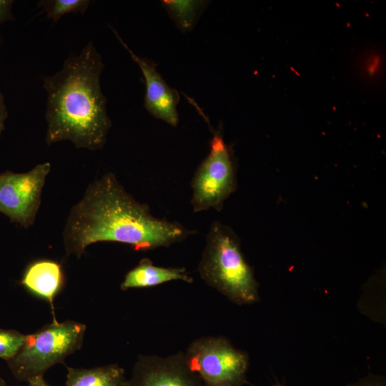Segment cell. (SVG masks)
Returning <instances> with one entry per match:
<instances>
[{
    "label": "cell",
    "instance_id": "obj_1",
    "mask_svg": "<svg viewBox=\"0 0 386 386\" xmlns=\"http://www.w3.org/2000/svg\"><path fill=\"white\" fill-rule=\"evenodd\" d=\"M194 233L179 222L154 217L147 204L136 200L109 172L92 182L71 209L63 242L67 256L80 257L87 247L99 242L147 251L182 242Z\"/></svg>",
    "mask_w": 386,
    "mask_h": 386
},
{
    "label": "cell",
    "instance_id": "obj_2",
    "mask_svg": "<svg viewBox=\"0 0 386 386\" xmlns=\"http://www.w3.org/2000/svg\"><path fill=\"white\" fill-rule=\"evenodd\" d=\"M104 67L101 54L89 41L65 59L59 71L42 77L47 145L66 140L77 149L104 147L112 125L101 88Z\"/></svg>",
    "mask_w": 386,
    "mask_h": 386
},
{
    "label": "cell",
    "instance_id": "obj_3",
    "mask_svg": "<svg viewBox=\"0 0 386 386\" xmlns=\"http://www.w3.org/2000/svg\"><path fill=\"white\" fill-rule=\"evenodd\" d=\"M197 269L207 285L233 303L246 305L259 300L253 269L244 256L239 238L227 224L214 221L210 225Z\"/></svg>",
    "mask_w": 386,
    "mask_h": 386
},
{
    "label": "cell",
    "instance_id": "obj_4",
    "mask_svg": "<svg viewBox=\"0 0 386 386\" xmlns=\"http://www.w3.org/2000/svg\"><path fill=\"white\" fill-rule=\"evenodd\" d=\"M86 329L79 322H59L54 319L35 332L26 335L18 352L6 360L8 367L21 381L44 376L50 367L63 363L66 357L81 347Z\"/></svg>",
    "mask_w": 386,
    "mask_h": 386
},
{
    "label": "cell",
    "instance_id": "obj_5",
    "mask_svg": "<svg viewBox=\"0 0 386 386\" xmlns=\"http://www.w3.org/2000/svg\"><path fill=\"white\" fill-rule=\"evenodd\" d=\"M194 212L221 211L237 187V164L220 131L214 132L209 151L195 170L191 182Z\"/></svg>",
    "mask_w": 386,
    "mask_h": 386
},
{
    "label": "cell",
    "instance_id": "obj_6",
    "mask_svg": "<svg viewBox=\"0 0 386 386\" xmlns=\"http://www.w3.org/2000/svg\"><path fill=\"white\" fill-rule=\"evenodd\" d=\"M184 354L189 368L204 386H243L247 382L248 354L224 337L197 338Z\"/></svg>",
    "mask_w": 386,
    "mask_h": 386
},
{
    "label": "cell",
    "instance_id": "obj_7",
    "mask_svg": "<svg viewBox=\"0 0 386 386\" xmlns=\"http://www.w3.org/2000/svg\"><path fill=\"white\" fill-rule=\"evenodd\" d=\"M49 162L37 164L24 173L6 171L0 173V213L24 228L35 222Z\"/></svg>",
    "mask_w": 386,
    "mask_h": 386
},
{
    "label": "cell",
    "instance_id": "obj_8",
    "mask_svg": "<svg viewBox=\"0 0 386 386\" xmlns=\"http://www.w3.org/2000/svg\"><path fill=\"white\" fill-rule=\"evenodd\" d=\"M123 386H204L188 367L184 352L167 356L139 355Z\"/></svg>",
    "mask_w": 386,
    "mask_h": 386
},
{
    "label": "cell",
    "instance_id": "obj_9",
    "mask_svg": "<svg viewBox=\"0 0 386 386\" xmlns=\"http://www.w3.org/2000/svg\"><path fill=\"white\" fill-rule=\"evenodd\" d=\"M117 39L137 63L144 76L146 91L144 107L156 119L172 127H177L179 117L177 106L180 99L178 91L172 88L157 71L154 62L136 54L112 29Z\"/></svg>",
    "mask_w": 386,
    "mask_h": 386
},
{
    "label": "cell",
    "instance_id": "obj_10",
    "mask_svg": "<svg viewBox=\"0 0 386 386\" xmlns=\"http://www.w3.org/2000/svg\"><path fill=\"white\" fill-rule=\"evenodd\" d=\"M64 280V272L59 263L41 259L33 262L26 267L20 283L30 292L47 301L54 315V300Z\"/></svg>",
    "mask_w": 386,
    "mask_h": 386
},
{
    "label": "cell",
    "instance_id": "obj_11",
    "mask_svg": "<svg viewBox=\"0 0 386 386\" xmlns=\"http://www.w3.org/2000/svg\"><path fill=\"white\" fill-rule=\"evenodd\" d=\"M177 280L192 283L194 279L184 267L157 266L149 258H143L125 274L120 288L126 291L132 288L154 287Z\"/></svg>",
    "mask_w": 386,
    "mask_h": 386
},
{
    "label": "cell",
    "instance_id": "obj_12",
    "mask_svg": "<svg viewBox=\"0 0 386 386\" xmlns=\"http://www.w3.org/2000/svg\"><path fill=\"white\" fill-rule=\"evenodd\" d=\"M66 368L65 386H123L127 380L124 370L117 364L92 368Z\"/></svg>",
    "mask_w": 386,
    "mask_h": 386
},
{
    "label": "cell",
    "instance_id": "obj_13",
    "mask_svg": "<svg viewBox=\"0 0 386 386\" xmlns=\"http://www.w3.org/2000/svg\"><path fill=\"white\" fill-rule=\"evenodd\" d=\"M204 0H162L161 4L178 29L183 33L192 31L201 15L209 5Z\"/></svg>",
    "mask_w": 386,
    "mask_h": 386
},
{
    "label": "cell",
    "instance_id": "obj_14",
    "mask_svg": "<svg viewBox=\"0 0 386 386\" xmlns=\"http://www.w3.org/2000/svg\"><path fill=\"white\" fill-rule=\"evenodd\" d=\"M90 2L89 0H41L38 5L43 9L48 19L56 22L69 13L84 14Z\"/></svg>",
    "mask_w": 386,
    "mask_h": 386
},
{
    "label": "cell",
    "instance_id": "obj_15",
    "mask_svg": "<svg viewBox=\"0 0 386 386\" xmlns=\"http://www.w3.org/2000/svg\"><path fill=\"white\" fill-rule=\"evenodd\" d=\"M26 335L15 330L0 328V358L8 360L18 352Z\"/></svg>",
    "mask_w": 386,
    "mask_h": 386
},
{
    "label": "cell",
    "instance_id": "obj_16",
    "mask_svg": "<svg viewBox=\"0 0 386 386\" xmlns=\"http://www.w3.org/2000/svg\"><path fill=\"white\" fill-rule=\"evenodd\" d=\"M346 386H386V378L385 376L370 372Z\"/></svg>",
    "mask_w": 386,
    "mask_h": 386
},
{
    "label": "cell",
    "instance_id": "obj_17",
    "mask_svg": "<svg viewBox=\"0 0 386 386\" xmlns=\"http://www.w3.org/2000/svg\"><path fill=\"white\" fill-rule=\"evenodd\" d=\"M14 4L12 0H0V25L8 21H13L11 8Z\"/></svg>",
    "mask_w": 386,
    "mask_h": 386
},
{
    "label": "cell",
    "instance_id": "obj_18",
    "mask_svg": "<svg viewBox=\"0 0 386 386\" xmlns=\"http://www.w3.org/2000/svg\"><path fill=\"white\" fill-rule=\"evenodd\" d=\"M8 117V110L3 94L0 91V134L5 129V121Z\"/></svg>",
    "mask_w": 386,
    "mask_h": 386
},
{
    "label": "cell",
    "instance_id": "obj_19",
    "mask_svg": "<svg viewBox=\"0 0 386 386\" xmlns=\"http://www.w3.org/2000/svg\"><path fill=\"white\" fill-rule=\"evenodd\" d=\"M379 59L378 57L377 56H374V57H372V59H370V61L368 62V65H367V72L370 74V75H373L378 66H379Z\"/></svg>",
    "mask_w": 386,
    "mask_h": 386
},
{
    "label": "cell",
    "instance_id": "obj_20",
    "mask_svg": "<svg viewBox=\"0 0 386 386\" xmlns=\"http://www.w3.org/2000/svg\"><path fill=\"white\" fill-rule=\"evenodd\" d=\"M27 382L29 383L27 386H51L44 380V376L32 378Z\"/></svg>",
    "mask_w": 386,
    "mask_h": 386
},
{
    "label": "cell",
    "instance_id": "obj_21",
    "mask_svg": "<svg viewBox=\"0 0 386 386\" xmlns=\"http://www.w3.org/2000/svg\"><path fill=\"white\" fill-rule=\"evenodd\" d=\"M0 386H8L6 382L0 377Z\"/></svg>",
    "mask_w": 386,
    "mask_h": 386
},
{
    "label": "cell",
    "instance_id": "obj_22",
    "mask_svg": "<svg viewBox=\"0 0 386 386\" xmlns=\"http://www.w3.org/2000/svg\"><path fill=\"white\" fill-rule=\"evenodd\" d=\"M273 386H282V385H274Z\"/></svg>",
    "mask_w": 386,
    "mask_h": 386
}]
</instances>
